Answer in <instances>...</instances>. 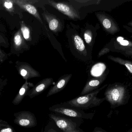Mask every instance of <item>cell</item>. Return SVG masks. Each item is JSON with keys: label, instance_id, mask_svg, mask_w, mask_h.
<instances>
[{"label": "cell", "instance_id": "cell-1", "mask_svg": "<svg viewBox=\"0 0 132 132\" xmlns=\"http://www.w3.org/2000/svg\"><path fill=\"white\" fill-rule=\"evenodd\" d=\"M107 85L106 84L101 88L95 90L87 94L74 98L67 102V103L73 107L84 109H88L98 106L104 99L98 98L97 97V95Z\"/></svg>", "mask_w": 132, "mask_h": 132}, {"label": "cell", "instance_id": "cell-2", "mask_svg": "<svg viewBox=\"0 0 132 132\" xmlns=\"http://www.w3.org/2000/svg\"><path fill=\"white\" fill-rule=\"evenodd\" d=\"M47 4L70 18L72 19H80V15L77 11L71 5L67 2H56L53 1H48Z\"/></svg>", "mask_w": 132, "mask_h": 132}, {"label": "cell", "instance_id": "cell-3", "mask_svg": "<svg viewBox=\"0 0 132 132\" xmlns=\"http://www.w3.org/2000/svg\"><path fill=\"white\" fill-rule=\"evenodd\" d=\"M96 17L105 31L114 35L119 32V27L116 22L111 16L102 13H96Z\"/></svg>", "mask_w": 132, "mask_h": 132}, {"label": "cell", "instance_id": "cell-4", "mask_svg": "<svg viewBox=\"0 0 132 132\" xmlns=\"http://www.w3.org/2000/svg\"><path fill=\"white\" fill-rule=\"evenodd\" d=\"M51 111L64 115L69 117L91 119V114H86L82 111L63 107L54 106L50 108Z\"/></svg>", "mask_w": 132, "mask_h": 132}, {"label": "cell", "instance_id": "cell-5", "mask_svg": "<svg viewBox=\"0 0 132 132\" xmlns=\"http://www.w3.org/2000/svg\"><path fill=\"white\" fill-rule=\"evenodd\" d=\"M14 4L17 5L21 9L25 10L37 19L42 24V20L39 15L38 9L32 4L38 2V1L30 0H13Z\"/></svg>", "mask_w": 132, "mask_h": 132}, {"label": "cell", "instance_id": "cell-6", "mask_svg": "<svg viewBox=\"0 0 132 132\" xmlns=\"http://www.w3.org/2000/svg\"><path fill=\"white\" fill-rule=\"evenodd\" d=\"M125 92V88L123 87H113L106 91L105 96L107 100L111 104H118L123 99Z\"/></svg>", "mask_w": 132, "mask_h": 132}, {"label": "cell", "instance_id": "cell-7", "mask_svg": "<svg viewBox=\"0 0 132 132\" xmlns=\"http://www.w3.org/2000/svg\"><path fill=\"white\" fill-rule=\"evenodd\" d=\"M44 20L47 22L50 29L54 33L56 34L62 30V22L55 15L45 11L42 14Z\"/></svg>", "mask_w": 132, "mask_h": 132}, {"label": "cell", "instance_id": "cell-8", "mask_svg": "<svg viewBox=\"0 0 132 132\" xmlns=\"http://www.w3.org/2000/svg\"><path fill=\"white\" fill-rule=\"evenodd\" d=\"M49 116L55 121L58 127L64 132H71L75 130L76 124L70 120L53 114H50Z\"/></svg>", "mask_w": 132, "mask_h": 132}, {"label": "cell", "instance_id": "cell-9", "mask_svg": "<svg viewBox=\"0 0 132 132\" xmlns=\"http://www.w3.org/2000/svg\"><path fill=\"white\" fill-rule=\"evenodd\" d=\"M18 66L19 73L26 80L41 76V75L38 71L27 63H19Z\"/></svg>", "mask_w": 132, "mask_h": 132}, {"label": "cell", "instance_id": "cell-10", "mask_svg": "<svg viewBox=\"0 0 132 132\" xmlns=\"http://www.w3.org/2000/svg\"><path fill=\"white\" fill-rule=\"evenodd\" d=\"M72 76V74H67L61 77L56 83L50 88L46 97L52 96L62 90L67 86Z\"/></svg>", "mask_w": 132, "mask_h": 132}, {"label": "cell", "instance_id": "cell-11", "mask_svg": "<svg viewBox=\"0 0 132 132\" xmlns=\"http://www.w3.org/2000/svg\"><path fill=\"white\" fill-rule=\"evenodd\" d=\"M105 78L104 76H102L88 80L81 91V95H85L95 91L101 84L105 80Z\"/></svg>", "mask_w": 132, "mask_h": 132}, {"label": "cell", "instance_id": "cell-12", "mask_svg": "<svg viewBox=\"0 0 132 132\" xmlns=\"http://www.w3.org/2000/svg\"><path fill=\"white\" fill-rule=\"evenodd\" d=\"M53 82V79L52 77H47L40 81L32 88L31 91V96L35 97L42 94L47 89Z\"/></svg>", "mask_w": 132, "mask_h": 132}, {"label": "cell", "instance_id": "cell-13", "mask_svg": "<svg viewBox=\"0 0 132 132\" xmlns=\"http://www.w3.org/2000/svg\"><path fill=\"white\" fill-rule=\"evenodd\" d=\"M113 41L114 49L118 52L121 53L128 49L132 48V42L125 39L121 36L117 37Z\"/></svg>", "mask_w": 132, "mask_h": 132}, {"label": "cell", "instance_id": "cell-14", "mask_svg": "<svg viewBox=\"0 0 132 132\" xmlns=\"http://www.w3.org/2000/svg\"><path fill=\"white\" fill-rule=\"evenodd\" d=\"M25 39L21 32V30L19 29L15 34L13 38V45L14 48L16 50H20L25 46Z\"/></svg>", "mask_w": 132, "mask_h": 132}, {"label": "cell", "instance_id": "cell-15", "mask_svg": "<svg viewBox=\"0 0 132 132\" xmlns=\"http://www.w3.org/2000/svg\"><path fill=\"white\" fill-rule=\"evenodd\" d=\"M73 42L77 51L81 54L87 55V50L84 41L78 35L73 36Z\"/></svg>", "mask_w": 132, "mask_h": 132}, {"label": "cell", "instance_id": "cell-16", "mask_svg": "<svg viewBox=\"0 0 132 132\" xmlns=\"http://www.w3.org/2000/svg\"><path fill=\"white\" fill-rule=\"evenodd\" d=\"M108 58L109 60L121 65L125 66L129 71L132 74V62L130 60H125L124 59L119 57H115L112 56H109Z\"/></svg>", "mask_w": 132, "mask_h": 132}, {"label": "cell", "instance_id": "cell-17", "mask_svg": "<svg viewBox=\"0 0 132 132\" xmlns=\"http://www.w3.org/2000/svg\"><path fill=\"white\" fill-rule=\"evenodd\" d=\"M20 30L25 40L27 41H31V40L30 29L26 26L23 21L21 22Z\"/></svg>", "mask_w": 132, "mask_h": 132}, {"label": "cell", "instance_id": "cell-18", "mask_svg": "<svg viewBox=\"0 0 132 132\" xmlns=\"http://www.w3.org/2000/svg\"><path fill=\"white\" fill-rule=\"evenodd\" d=\"M3 5L7 11L9 12H13L14 11V2L11 0H6L2 1Z\"/></svg>", "mask_w": 132, "mask_h": 132}, {"label": "cell", "instance_id": "cell-19", "mask_svg": "<svg viewBox=\"0 0 132 132\" xmlns=\"http://www.w3.org/2000/svg\"><path fill=\"white\" fill-rule=\"evenodd\" d=\"M84 39L87 44H90L91 43L93 39V35L90 30L88 29L85 30L84 33Z\"/></svg>", "mask_w": 132, "mask_h": 132}, {"label": "cell", "instance_id": "cell-20", "mask_svg": "<svg viewBox=\"0 0 132 132\" xmlns=\"http://www.w3.org/2000/svg\"><path fill=\"white\" fill-rule=\"evenodd\" d=\"M110 50V49L109 48L108 46H105L99 52V53L98 55V57H100L102 56H104L105 54H107L109 52Z\"/></svg>", "mask_w": 132, "mask_h": 132}, {"label": "cell", "instance_id": "cell-21", "mask_svg": "<svg viewBox=\"0 0 132 132\" xmlns=\"http://www.w3.org/2000/svg\"><path fill=\"white\" fill-rule=\"evenodd\" d=\"M121 53L124 54L125 56L127 57H130L132 58V48L128 49L122 52Z\"/></svg>", "mask_w": 132, "mask_h": 132}, {"label": "cell", "instance_id": "cell-22", "mask_svg": "<svg viewBox=\"0 0 132 132\" xmlns=\"http://www.w3.org/2000/svg\"><path fill=\"white\" fill-rule=\"evenodd\" d=\"M0 43L2 44H6V41L4 38L0 35Z\"/></svg>", "mask_w": 132, "mask_h": 132}, {"label": "cell", "instance_id": "cell-23", "mask_svg": "<svg viewBox=\"0 0 132 132\" xmlns=\"http://www.w3.org/2000/svg\"><path fill=\"white\" fill-rule=\"evenodd\" d=\"M12 131L11 128L5 129H2L1 131V132H12Z\"/></svg>", "mask_w": 132, "mask_h": 132}, {"label": "cell", "instance_id": "cell-24", "mask_svg": "<svg viewBox=\"0 0 132 132\" xmlns=\"http://www.w3.org/2000/svg\"><path fill=\"white\" fill-rule=\"evenodd\" d=\"M124 27L128 31L132 33V27H128L127 26H124ZM132 36H131L132 37Z\"/></svg>", "mask_w": 132, "mask_h": 132}, {"label": "cell", "instance_id": "cell-25", "mask_svg": "<svg viewBox=\"0 0 132 132\" xmlns=\"http://www.w3.org/2000/svg\"><path fill=\"white\" fill-rule=\"evenodd\" d=\"M47 132H57L55 130H54L53 129H51L49 130Z\"/></svg>", "mask_w": 132, "mask_h": 132}, {"label": "cell", "instance_id": "cell-26", "mask_svg": "<svg viewBox=\"0 0 132 132\" xmlns=\"http://www.w3.org/2000/svg\"><path fill=\"white\" fill-rule=\"evenodd\" d=\"M0 55L1 56H2L4 57L5 55L3 52H2V51H1V49H0Z\"/></svg>", "mask_w": 132, "mask_h": 132}, {"label": "cell", "instance_id": "cell-27", "mask_svg": "<svg viewBox=\"0 0 132 132\" xmlns=\"http://www.w3.org/2000/svg\"><path fill=\"white\" fill-rule=\"evenodd\" d=\"M128 25L129 26L132 27V21L129 22L128 24Z\"/></svg>", "mask_w": 132, "mask_h": 132}, {"label": "cell", "instance_id": "cell-28", "mask_svg": "<svg viewBox=\"0 0 132 132\" xmlns=\"http://www.w3.org/2000/svg\"><path fill=\"white\" fill-rule=\"evenodd\" d=\"M4 57L2 56H1L0 55V61H3V58H4Z\"/></svg>", "mask_w": 132, "mask_h": 132}, {"label": "cell", "instance_id": "cell-29", "mask_svg": "<svg viewBox=\"0 0 132 132\" xmlns=\"http://www.w3.org/2000/svg\"><path fill=\"white\" fill-rule=\"evenodd\" d=\"M71 132H81L79 131H77V130H74V131H71Z\"/></svg>", "mask_w": 132, "mask_h": 132}, {"label": "cell", "instance_id": "cell-30", "mask_svg": "<svg viewBox=\"0 0 132 132\" xmlns=\"http://www.w3.org/2000/svg\"><path fill=\"white\" fill-rule=\"evenodd\" d=\"M93 132H103L101 131H98V130H97V131H94Z\"/></svg>", "mask_w": 132, "mask_h": 132}, {"label": "cell", "instance_id": "cell-31", "mask_svg": "<svg viewBox=\"0 0 132 132\" xmlns=\"http://www.w3.org/2000/svg\"><path fill=\"white\" fill-rule=\"evenodd\" d=\"M0 2H1V1H0Z\"/></svg>", "mask_w": 132, "mask_h": 132}]
</instances>
